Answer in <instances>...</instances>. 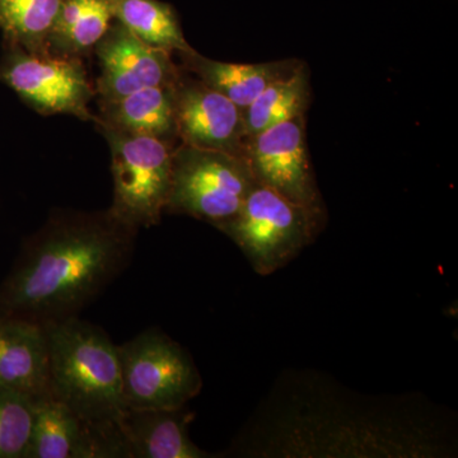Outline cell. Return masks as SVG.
I'll return each mask as SVG.
<instances>
[{
    "label": "cell",
    "mask_w": 458,
    "mask_h": 458,
    "mask_svg": "<svg viewBox=\"0 0 458 458\" xmlns=\"http://www.w3.org/2000/svg\"><path fill=\"white\" fill-rule=\"evenodd\" d=\"M0 385L32 401L53 393L45 327L0 316Z\"/></svg>",
    "instance_id": "obj_14"
},
{
    "label": "cell",
    "mask_w": 458,
    "mask_h": 458,
    "mask_svg": "<svg viewBox=\"0 0 458 458\" xmlns=\"http://www.w3.org/2000/svg\"><path fill=\"white\" fill-rule=\"evenodd\" d=\"M137 227L105 212H55L0 286V316L47 327L77 318L131 264Z\"/></svg>",
    "instance_id": "obj_2"
},
{
    "label": "cell",
    "mask_w": 458,
    "mask_h": 458,
    "mask_svg": "<svg viewBox=\"0 0 458 458\" xmlns=\"http://www.w3.org/2000/svg\"><path fill=\"white\" fill-rule=\"evenodd\" d=\"M148 47L167 51L190 53L176 12L167 3L159 0H117L116 17Z\"/></svg>",
    "instance_id": "obj_19"
},
{
    "label": "cell",
    "mask_w": 458,
    "mask_h": 458,
    "mask_svg": "<svg viewBox=\"0 0 458 458\" xmlns=\"http://www.w3.org/2000/svg\"><path fill=\"white\" fill-rule=\"evenodd\" d=\"M181 56L200 82L222 93L242 110L249 107L267 86L293 72L301 63L292 59L261 64H234L207 59L194 50L181 54Z\"/></svg>",
    "instance_id": "obj_15"
},
{
    "label": "cell",
    "mask_w": 458,
    "mask_h": 458,
    "mask_svg": "<svg viewBox=\"0 0 458 458\" xmlns=\"http://www.w3.org/2000/svg\"><path fill=\"white\" fill-rule=\"evenodd\" d=\"M174 87H146L123 98L102 101V119L96 117V123L170 141L176 137Z\"/></svg>",
    "instance_id": "obj_16"
},
{
    "label": "cell",
    "mask_w": 458,
    "mask_h": 458,
    "mask_svg": "<svg viewBox=\"0 0 458 458\" xmlns=\"http://www.w3.org/2000/svg\"><path fill=\"white\" fill-rule=\"evenodd\" d=\"M325 221V212L292 203L256 183L240 212L216 228L240 247L255 273L267 276L283 269L311 245Z\"/></svg>",
    "instance_id": "obj_4"
},
{
    "label": "cell",
    "mask_w": 458,
    "mask_h": 458,
    "mask_svg": "<svg viewBox=\"0 0 458 458\" xmlns=\"http://www.w3.org/2000/svg\"><path fill=\"white\" fill-rule=\"evenodd\" d=\"M245 158L259 185L307 209L325 212L307 149L306 114L250 138Z\"/></svg>",
    "instance_id": "obj_8"
},
{
    "label": "cell",
    "mask_w": 458,
    "mask_h": 458,
    "mask_svg": "<svg viewBox=\"0 0 458 458\" xmlns=\"http://www.w3.org/2000/svg\"><path fill=\"white\" fill-rule=\"evenodd\" d=\"M174 131L183 146L245 157L243 110L200 81L174 87Z\"/></svg>",
    "instance_id": "obj_10"
},
{
    "label": "cell",
    "mask_w": 458,
    "mask_h": 458,
    "mask_svg": "<svg viewBox=\"0 0 458 458\" xmlns=\"http://www.w3.org/2000/svg\"><path fill=\"white\" fill-rule=\"evenodd\" d=\"M0 77L38 113L69 114L96 122L89 110L95 92L78 57L18 49L3 65Z\"/></svg>",
    "instance_id": "obj_9"
},
{
    "label": "cell",
    "mask_w": 458,
    "mask_h": 458,
    "mask_svg": "<svg viewBox=\"0 0 458 458\" xmlns=\"http://www.w3.org/2000/svg\"><path fill=\"white\" fill-rule=\"evenodd\" d=\"M311 99L309 72L300 65L262 90L255 101L243 110L247 140L271 126L306 114Z\"/></svg>",
    "instance_id": "obj_18"
},
{
    "label": "cell",
    "mask_w": 458,
    "mask_h": 458,
    "mask_svg": "<svg viewBox=\"0 0 458 458\" xmlns=\"http://www.w3.org/2000/svg\"><path fill=\"white\" fill-rule=\"evenodd\" d=\"M60 0H0V29L18 49L50 54L47 40Z\"/></svg>",
    "instance_id": "obj_20"
},
{
    "label": "cell",
    "mask_w": 458,
    "mask_h": 458,
    "mask_svg": "<svg viewBox=\"0 0 458 458\" xmlns=\"http://www.w3.org/2000/svg\"><path fill=\"white\" fill-rule=\"evenodd\" d=\"M45 328L51 391L126 458L117 428L125 410L117 345L104 328L80 316Z\"/></svg>",
    "instance_id": "obj_3"
},
{
    "label": "cell",
    "mask_w": 458,
    "mask_h": 458,
    "mask_svg": "<svg viewBox=\"0 0 458 458\" xmlns=\"http://www.w3.org/2000/svg\"><path fill=\"white\" fill-rule=\"evenodd\" d=\"M256 183L245 157L182 144L174 152L165 210L218 227L240 212Z\"/></svg>",
    "instance_id": "obj_6"
},
{
    "label": "cell",
    "mask_w": 458,
    "mask_h": 458,
    "mask_svg": "<svg viewBox=\"0 0 458 458\" xmlns=\"http://www.w3.org/2000/svg\"><path fill=\"white\" fill-rule=\"evenodd\" d=\"M116 7L117 0H60L49 53L78 57L95 47L113 25Z\"/></svg>",
    "instance_id": "obj_17"
},
{
    "label": "cell",
    "mask_w": 458,
    "mask_h": 458,
    "mask_svg": "<svg viewBox=\"0 0 458 458\" xmlns=\"http://www.w3.org/2000/svg\"><path fill=\"white\" fill-rule=\"evenodd\" d=\"M33 423V401L0 385V458H26Z\"/></svg>",
    "instance_id": "obj_21"
},
{
    "label": "cell",
    "mask_w": 458,
    "mask_h": 458,
    "mask_svg": "<svg viewBox=\"0 0 458 458\" xmlns=\"http://www.w3.org/2000/svg\"><path fill=\"white\" fill-rule=\"evenodd\" d=\"M195 412L186 409H125L117 421L126 458H210L190 437Z\"/></svg>",
    "instance_id": "obj_13"
},
{
    "label": "cell",
    "mask_w": 458,
    "mask_h": 458,
    "mask_svg": "<svg viewBox=\"0 0 458 458\" xmlns=\"http://www.w3.org/2000/svg\"><path fill=\"white\" fill-rule=\"evenodd\" d=\"M98 125L113 155L111 212L137 228L158 225L170 199L174 148L159 138Z\"/></svg>",
    "instance_id": "obj_7"
},
{
    "label": "cell",
    "mask_w": 458,
    "mask_h": 458,
    "mask_svg": "<svg viewBox=\"0 0 458 458\" xmlns=\"http://www.w3.org/2000/svg\"><path fill=\"white\" fill-rule=\"evenodd\" d=\"M423 400L366 397L318 378L276 386L233 452L247 457L427 458L454 454V434Z\"/></svg>",
    "instance_id": "obj_1"
},
{
    "label": "cell",
    "mask_w": 458,
    "mask_h": 458,
    "mask_svg": "<svg viewBox=\"0 0 458 458\" xmlns=\"http://www.w3.org/2000/svg\"><path fill=\"white\" fill-rule=\"evenodd\" d=\"M120 457L113 443L92 429L53 393L33 400L26 458Z\"/></svg>",
    "instance_id": "obj_12"
},
{
    "label": "cell",
    "mask_w": 458,
    "mask_h": 458,
    "mask_svg": "<svg viewBox=\"0 0 458 458\" xmlns=\"http://www.w3.org/2000/svg\"><path fill=\"white\" fill-rule=\"evenodd\" d=\"M95 47L102 69L98 82L102 101L146 87L174 86L181 78L171 53L148 47L117 21Z\"/></svg>",
    "instance_id": "obj_11"
},
{
    "label": "cell",
    "mask_w": 458,
    "mask_h": 458,
    "mask_svg": "<svg viewBox=\"0 0 458 458\" xmlns=\"http://www.w3.org/2000/svg\"><path fill=\"white\" fill-rule=\"evenodd\" d=\"M117 352L125 409H180L201 393L191 354L158 328L117 345Z\"/></svg>",
    "instance_id": "obj_5"
}]
</instances>
